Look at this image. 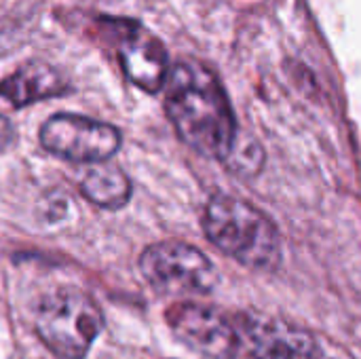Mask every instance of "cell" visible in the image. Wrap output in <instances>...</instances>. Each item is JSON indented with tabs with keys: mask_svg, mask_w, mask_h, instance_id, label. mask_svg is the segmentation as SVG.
I'll return each mask as SVG.
<instances>
[{
	"mask_svg": "<svg viewBox=\"0 0 361 359\" xmlns=\"http://www.w3.org/2000/svg\"><path fill=\"white\" fill-rule=\"evenodd\" d=\"M165 112L180 140L195 152L226 161L237 142V121L218 76L203 63L171 66L165 83Z\"/></svg>",
	"mask_w": 361,
	"mask_h": 359,
	"instance_id": "obj_1",
	"label": "cell"
},
{
	"mask_svg": "<svg viewBox=\"0 0 361 359\" xmlns=\"http://www.w3.org/2000/svg\"><path fill=\"white\" fill-rule=\"evenodd\" d=\"M207 239L226 256L254 271H273L281 262L279 231L260 209L231 195H214L203 209Z\"/></svg>",
	"mask_w": 361,
	"mask_h": 359,
	"instance_id": "obj_2",
	"label": "cell"
},
{
	"mask_svg": "<svg viewBox=\"0 0 361 359\" xmlns=\"http://www.w3.org/2000/svg\"><path fill=\"white\" fill-rule=\"evenodd\" d=\"M104 328V313L82 290L57 288L34 311V330L59 359H82Z\"/></svg>",
	"mask_w": 361,
	"mask_h": 359,
	"instance_id": "obj_3",
	"label": "cell"
},
{
	"mask_svg": "<svg viewBox=\"0 0 361 359\" xmlns=\"http://www.w3.org/2000/svg\"><path fill=\"white\" fill-rule=\"evenodd\" d=\"M144 279L169 296H205L218 284L212 260L195 245L182 241H159L148 245L140 256Z\"/></svg>",
	"mask_w": 361,
	"mask_h": 359,
	"instance_id": "obj_4",
	"label": "cell"
},
{
	"mask_svg": "<svg viewBox=\"0 0 361 359\" xmlns=\"http://www.w3.org/2000/svg\"><path fill=\"white\" fill-rule=\"evenodd\" d=\"M40 144L47 152L72 163H104L121 148L123 135L110 123L59 112L42 123Z\"/></svg>",
	"mask_w": 361,
	"mask_h": 359,
	"instance_id": "obj_5",
	"label": "cell"
},
{
	"mask_svg": "<svg viewBox=\"0 0 361 359\" xmlns=\"http://www.w3.org/2000/svg\"><path fill=\"white\" fill-rule=\"evenodd\" d=\"M165 320L171 332L192 351L209 359L241 355V339L235 315L197 303H178L167 309Z\"/></svg>",
	"mask_w": 361,
	"mask_h": 359,
	"instance_id": "obj_6",
	"label": "cell"
},
{
	"mask_svg": "<svg viewBox=\"0 0 361 359\" xmlns=\"http://www.w3.org/2000/svg\"><path fill=\"white\" fill-rule=\"evenodd\" d=\"M235 324L250 359H322L319 343L296 326L258 313H237Z\"/></svg>",
	"mask_w": 361,
	"mask_h": 359,
	"instance_id": "obj_7",
	"label": "cell"
},
{
	"mask_svg": "<svg viewBox=\"0 0 361 359\" xmlns=\"http://www.w3.org/2000/svg\"><path fill=\"white\" fill-rule=\"evenodd\" d=\"M118 34V63L125 76L146 93H159L169 76V53L165 44L142 23L131 19H108Z\"/></svg>",
	"mask_w": 361,
	"mask_h": 359,
	"instance_id": "obj_8",
	"label": "cell"
},
{
	"mask_svg": "<svg viewBox=\"0 0 361 359\" xmlns=\"http://www.w3.org/2000/svg\"><path fill=\"white\" fill-rule=\"evenodd\" d=\"M70 85L66 76L42 61H30L0 80V97L6 99L15 108H23L27 104L59 97L68 93Z\"/></svg>",
	"mask_w": 361,
	"mask_h": 359,
	"instance_id": "obj_9",
	"label": "cell"
},
{
	"mask_svg": "<svg viewBox=\"0 0 361 359\" xmlns=\"http://www.w3.org/2000/svg\"><path fill=\"white\" fill-rule=\"evenodd\" d=\"M82 197L104 209H118L131 199L129 178L114 165L93 167L80 182Z\"/></svg>",
	"mask_w": 361,
	"mask_h": 359,
	"instance_id": "obj_10",
	"label": "cell"
},
{
	"mask_svg": "<svg viewBox=\"0 0 361 359\" xmlns=\"http://www.w3.org/2000/svg\"><path fill=\"white\" fill-rule=\"evenodd\" d=\"M15 140V129L11 125V121L6 116L0 114V152H4Z\"/></svg>",
	"mask_w": 361,
	"mask_h": 359,
	"instance_id": "obj_11",
	"label": "cell"
}]
</instances>
